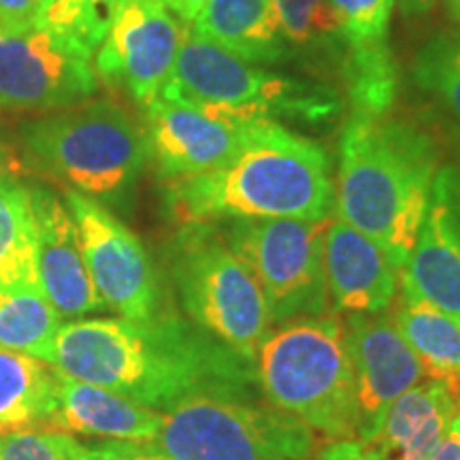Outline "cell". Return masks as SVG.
<instances>
[{
    "mask_svg": "<svg viewBox=\"0 0 460 460\" xmlns=\"http://www.w3.org/2000/svg\"><path fill=\"white\" fill-rule=\"evenodd\" d=\"M54 369L166 411L205 390L254 394L256 362L171 312L135 322L77 318L56 337Z\"/></svg>",
    "mask_w": 460,
    "mask_h": 460,
    "instance_id": "6da1fadb",
    "label": "cell"
},
{
    "mask_svg": "<svg viewBox=\"0 0 460 460\" xmlns=\"http://www.w3.org/2000/svg\"><path fill=\"white\" fill-rule=\"evenodd\" d=\"M164 207L181 226L264 217L326 220L335 209L331 158L320 143L284 124L252 119L230 163L166 181Z\"/></svg>",
    "mask_w": 460,
    "mask_h": 460,
    "instance_id": "7a4b0ae2",
    "label": "cell"
},
{
    "mask_svg": "<svg viewBox=\"0 0 460 460\" xmlns=\"http://www.w3.org/2000/svg\"><path fill=\"white\" fill-rule=\"evenodd\" d=\"M439 171L433 137L407 119L352 115L339 141L335 214L402 271Z\"/></svg>",
    "mask_w": 460,
    "mask_h": 460,
    "instance_id": "3957f363",
    "label": "cell"
},
{
    "mask_svg": "<svg viewBox=\"0 0 460 460\" xmlns=\"http://www.w3.org/2000/svg\"><path fill=\"white\" fill-rule=\"evenodd\" d=\"M258 388L275 410L332 441L358 439V405L345 322L303 315L269 331L256 352Z\"/></svg>",
    "mask_w": 460,
    "mask_h": 460,
    "instance_id": "277c9868",
    "label": "cell"
},
{
    "mask_svg": "<svg viewBox=\"0 0 460 460\" xmlns=\"http://www.w3.org/2000/svg\"><path fill=\"white\" fill-rule=\"evenodd\" d=\"M160 99L243 119L329 122L339 111V94L329 85L250 65L207 41L188 26Z\"/></svg>",
    "mask_w": 460,
    "mask_h": 460,
    "instance_id": "5b68a950",
    "label": "cell"
},
{
    "mask_svg": "<svg viewBox=\"0 0 460 460\" xmlns=\"http://www.w3.org/2000/svg\"><path fill=\"white\" fill-rule=\"evenodd\" d=\"M26 158L75 192L119 200L149 160L146 130L115 102H82L22 130Z\"/></svg>",
    "mask_w": 460,
    "mask_h": 460,
    "instance_id": "8992f818",
    "label": "cell"
},
{
    "mask_svg": "<svg viewBox=\"0 0 460 460\" xmlns=\"http://www.w3.org/2000/svg\"><path fill=\"white\" fill-rule=\"evenodd\" d=\"M152 444L169 460H305L314 437L256 394L205 390L163 411Z\"/></svg>",
    "mask_w": 460,
    "mask_h": 460,
    "instance_id": "52a82bcc",
    "label": "cell"
},
{
    "mask_svg": "<svg viewBox=\"0 0 460 460\" xmlns=\"http://www.w3.org/2000/svg\"><path fill=\"white\" fill-rule=\"evenodd\" d=\"M171 278L188 320L245 358L271 331L267 298L214 224H183L171 245Z\"/></svg>",
    "mask_w": 460,
    "mask_h": 460,
    "instance_id": "ba28073f",
    "label": "cell"
},
{
    "mask_svg": "<svg viewBox=\"0 0 460 460\" xmlns=\"http://www.w3.org/2000/svg\"><path fill=\"white\" fill-rule=\"evenodd\" d=\"M326 220L264 217L226 220L222 234L254 273L271 322L322 315L329 307L324 275Z\"/></svg>",
    "mask_w": 460,
    "mask_h": 460,
    "instance_id": "9c48e42d",
    "label": "cell"
},
{
    "mask_svg": "<svg viewBox=\"0 0 460 460\" xmlns=\"http://www.w3.org/2000/svg\"><path fill=\"white\" fill-rule=\"evenodd\" d=\"M66 205L96 292L119 318L146 322L163 312L160 286L146 245L99 200L68 190Z\"/></svg>",
    "mask_w": 460,
    "mask_h": 460,
    "instance_id": "30bf717a",
    "label": "cell"
},
{
    "mask_svg": "<svg viewBox=\"0 0 460 460\" xmlns=\"http://www.w3.org/2000/svg\"><path fill=\"white\" fill-rule=\"evenodd\" d=\"M92 60L43 28H0V107L48 111L82 105L99 90Z\"/></svg>",
    "mask_w": 460,
    "mask_h": 460,
    "instance_id": "8fae6325",
    "label": "cell"
},
{
    "mask_svg": "<svg viewBox=\"0 0 460 460\" xmlns=\"http://www.w3.org/2000/svg\"><path fill=\"white\" fill-rule=\"evenodd\" d=\"M186 31L163 0H119L113 24L94 54V71L147 107L169 79Z\"/></svg>",
    "mask_w": 460,
    "mask_h": 460,
    "instance_id": "7c38bea8",
    "label": "cell"
},
{
    "mask_svg": "<svg viewBox=\"0 0 460 460\" xmlns=\"http://www.w3.org/2000/svg\"><path fill=\"white\" fill-rule=\"evenodd\" d=\"M247 122L158 99L146 107L149 158L164 181L214 171L237 156Z\"/></svg>",
    "mask_w": 460,
    "mask_h": 460,
    "instance_id": "4fadbf2b",
    "label": "cell"
},
{
    "mask_svg": "<svg viewBox=\"0 0 460 460\" xmlns=\"http://www.w3.org/2000/svg\"><path fill=\"white\" fill-rule=\"evenodd\" d=\"M401 292L460 322V164L437 171L427 214L401 271Z\"/></svg>",
    "mask_w": 460,
    "mask_h": 460,
    "instance_id": "5bb4252c",
    "label": "cell"
},
{
    "mask_svg": "<svg viewBox=\"0 0 460 460\" xmlns=\"http://www.w3.org/2000/svg\"><path fill=\"white\" fill-rule=\"evenodd\" d=\"M343 322L354 369L358 439H367L388 407L427 377L393 314L348 315Z\"/></svg>",
    "mask_w": 460,
    "mask_h": 460,
    "instance_id": "9a60e30c",
    "label": "cell"
},
{
    "mask_svg": "<svg viewBox=\"0 0 460 460\" xmlns=\"http://www.w3.org/2000/svg\"><path fill=\"white\" fill-rule=\"evenodd\" d=\"M28 188L37 233L39 281L45 296L62 320H77L107 309L92 284L68 205L48 188Z\"/></svg>",
    "mask_w": 460,
    "mask_h": 460,
    "instance_id": "2e32d148",
    "label": "cell"
},
{
    "mask_svg": "<svg viewBox=\"0 0 460 460\" xmlns=\"http://www.w3.org/2000/svg\"><path fill=\"white\" fill-rule=\"evenodd\" d=\"M326 290L335 314H386L401 271L386 252L348 222H329L324 237Z\"/></svg>",
    "mask_w": 460,
    "mask_h": 460,
    "instance_id": "e0dca14e",
    "label": "cell"
},
{
    "mask_svg": "<svg viewBox=\"0 0 460 460\" xmlns=\"http://www.w3.org/2000/svg\"><path fill=\"white\" fill-rule=\"evenodd\" d=\"M49 424L109 441L152 444L163 427V411L56 371V410Z\"/></svg>",
    "mask_w": 460,
    "mask_h": 460,
    "instance_id": "ac0fdd59",
    "label": "cell"
},
{
    "mask_svg": "<svg viewBox=\"0 0 460 460\" xmlns=\"http://www.w3.org/2000/svg\"><path fill=\"white\" fill-rule=\"evenodd\" d=\"M458 416V402L444 384L422 379L388 407L377 429L360 439L382 460H429Z\"/></svg>",
    "mask_w": 460,
    "mask_h": 460,
    "instance_id": "d6986e66",
    "label": "cell"
},
{
    "mask_svg": "<svg viewBox=\"0 0 460 460\" xmlns=\"http://www.w3.org/2000/svg\"><path fill=\"white\" fill-rule=\"evenodd\" d=\"M190 28L250 65H275L288 54L273 0H207Z\"/></svg>",
    "mask_w": 460,
    "mask_h": 460,
    "instance_id": "ffe728a7",
    "label": "cell"
},
{
    "mask_svg": "<svg viewBox=\"0 0 460 460\" xmlns=\"http://www.w3.org/2000/svg\"><path fill=\"white\" fill-rule=\"evenodd\" d=\"M396 329L422 367L424 377L460 396V322L422 298L401 292L393 314Z\"/></svg>",
    "mask_w": 460,
    "mask_h": 460,
    "instance_id": "44dd1931",
    "label": "cell"
},
{
    "mask_svg": "<svg viewBox=\"0 0 460 460\" xmlns=\"http://www.w3.org/2000/svg\"><path fill=\"white\" fill-rule=\"evenodd\" d=\"M56 369L32 356L0 348V433L51 422Z\"/></svg>",
    "mask_w": 460,
    "mask_h": 460,
    "instance_id": "7402d4cb",
    "label": "cell"
},
{
    "mask_svg": "<svg viewBox=\"0 0 460 460\" xmlns=\"http://www.w3.org/2000/svg\"><path fill=\"white\" fill-rule=\"evenodd\" d=\"M41 286L31 188L0 172V290Z\"/></svg>",
    "mask_w": 460,
    "mask_h": 460,
    "instance_id": "603a6c76",
    "label": "cell"
},
{
    "mask_svg": "<svg viewBox=\"0 0 460 460\" xmlns=\"http://www.w3.org/2000/svg\"><path fill=\"white\" fill-rule=\"evenodd\" d=\"M62 318L41 286L0 290V348L13 349L54 367Z\"/></svg>",
    "mask_w": 460,
    "mask_h": 460,
    "instance_id": "cb8c5ba5",
    "label": "cell"
},
{
    "mask_svg": "<svg viewBox=\"0 0 460 460\" xmlns=\"http://www.w3.org/2000/svg\"><path fill=\"white\" fill-rule=\"evenodd\" d=\"M345 85L352 115L382 118L396 101V62L388 45L345 49Z\"/></svg>",
    "mask_w": 460,
    "mask_h": 460,
    "instance_id": "d4e9b609",
    "label": "cell"
},
{
    "mask_svg": "<svg viewBox=\"0 0 460 460\" xmlns=\"http://www.w3.org/2000/svg\"><path fill=\"white\" fill-rule=\"evenodd\" d=\"M119 0H48L37 28L96 54L113 24Z\"/></svg>",
    "mask_w": 460,
    "mask_h": 460,
    "instance_id": "484cf974",
    "label": "cell"
},
{
    "mask_svg": "<svg viewBox=\"0 0 460 460\" xmlns=\"http://www.w3.org/2000/svg\"><path fill=\"white\" fill-rule=\"evenodd\" d=\"M413 84L444 109L460 139V41L437 34L418 49L411 65Z\"/></svg>",
    "mask_w": 460,
    "mask_h": 460,
    "instance_id": "4316f807",
    "label": "cell"
},
{
    "mask_svg": "<svg viewBox=\"0 0 460 460\" xmlns=\"http://www.w3.org/2000/svg\"><path fill=\"white\" fill-rule=\"evenodd\" d=\"M337 11L339 39L345 49H369L388 45L394 0H331Z\"/></svg>",
    "mask_w": 460,
    "mask_h": 460,
    "instance_id": "83f0119b",
    "label": "cell"
},
{
    "mask_svg": "<svg viewBox=\"0 0 460 460\" xmlns=\"http://www.w3.org/2000/svg\"><path fill=\"white\" fill-rule=\"evenodd\" d=\"M273 4L288 43L307 48L339 37L341 22L331 0H273Z\"/></svg>",
    "mask_w": 460,
    "mask_h": 460,
    "instance_id": "f1b7e54d",
    "label": "cell"
},
{
    "mask_svg": "<svg viewBox=\"0 0 460 460\" xmlns=\"http://www.w3.org/2000/svg\"><path fill=\"white\" fill-rule=\"evenodd\" d=\"M79 441L58 430L0 433V460H73Z\"/></svg>",
    "mask_w": 460,
    "mask_h": 460,
    "instance_id": "f546056e",
    "label": "cell"
},
{
    "mask_svg": "<svg viewBox=\"0 0 460 460\" xmlns=\"http://www.w3.org/2000/svg\"><path fill=\"white\" fill-rule=\"evenodd\" d=\"M73 460H169L154 444H132V441H109L102 446L75 447Z\"/></svg>",
    "mask_w": 460,
    "mask_h": 460,
    "instance_id": "4dcf8cb0",
    "label": "cell"
},
{
    "mask_svg": "<svg viewBox=\"0 0 460 460\" xmlns=\"http://www.w3.org/2000/svg\"><path fill=\"white\" fill-rule=\"evenodd\" d=\"M45 4L48 0H0V28L26 31L37 26Z\"/></svg>",
    "mask_w": 460,
    "mask_h": 460,
    "instance_id": "1f68e13d",
    "label": "cell"
},
{
    "mask_svg": "<svg viewBox=\"0 0 460 460\" xmlns=\"http://www.w3.org/2000/svg\"><path fill=\"white\" fill-rule=\"evenodd\" d=\"M322 460H382V456L360 439H345L335 441L322 454Z\"/></svg>",
    "mask_w": 460,
    "mask_h": 460,
    "instance_id": "d6a6232c",
    "label": "cell"
},
{
    "mask_svg": "<svg viewBox=\"0 0 460 460\" xmlns=\"http://www.w3.org/2000/svg\"><path fill=\"white\" fill-rule=\"evenodd\" d=\"M429 460H460V418L452 422L447 435L437 446V450L430 454Z\"/></svg>",
    "mask_w": 460,
    "mask_h": 460,
    "instance_id": "836d02e7",
    "label": "cell"
},
{
    "mask_svg": "<svg viewBox=\"0 0 460 460\" xmlns=\"http://www.w3.org/2000/svg\"><path fill=\"white\" fill-rule=\"evenodd\" d=\"M205 3L207 0H163L164 7L186 26H192V22L197 20L200 9L205 7Z\"/></svg>",
    "mask_w": 460,
    "mask_h": 460,
    "instance_id": "e575fe53",
    "label": "cell"
},
{
    "mask_svg": "<svg viewBox=\"0 0 460 460\" xmlns=\"http://www.w3.org/2000/svg\"><path fill=\"white\" fill-rule=\"evenodd\" d=\"M437 0H394V4H399L401 13L405 17L422 15L435 7Z\"/></svg>",
    "mask_w": 460,
    "mask_h": 460,
    "instance_id": "d590c367",
    "label": "cell"
},
{
    "mask_svg": "<svg viewBox=\"0 0 460 460\" xmlns=\"http://www.w3.org/2000/svg\"><path fill=\"white\" fill-rule=\"evenodd\" d=\"M13 166H15L13 154H11L4 146H0V172H15Z\"/></svg>",
    "mask_w": 460,
    "mask_h": 460,
    "instance_id": "8d00e7d4",
    "label": "cell"
},
{
    "mask_svg": "<svg viewBox=\"0 0 460 460\" xmlns=\"http://www.w3.org/2000/svg\"><path fill=\"white\" fill-rule=\"evenodd\" d=\"M446 7L450 11V15L460 24V0H446Z\"/></svg>",
    "mask_w": 460,
    "mask_h": 460,
    "instance_id": "74e56055",
    "label": "cell"
},
{
    "mask_svg": "<svg viewBox=\"0 0 460 460\" xmlns=\"http://www.w3.org/2000/svg\"><path fill=\"white\" fill-rule=\"evenodd\" d=\"M456 402H458V418H460V396L456 399Z\"/></svg>",
    "mask_w": 460,
    "mask_h": 460,
    "instance_id": "f35d334b",
    "label": "cell"
}]
</instances>
